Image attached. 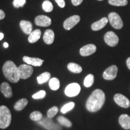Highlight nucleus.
<instances>
[{
    "mask_svg": "<svg viewBox=\"0 0 130 130\" xmlns=\"http://www.w3.org/2000/svg\"><path fill=\"white\" fill-rule=\"evenodd\" d=\"M81 87L78 83H73L69 84L64 90V93L68 97H74L78 95L80 92Z\"/></svg>",
    "mask_w": 130,
    "mask_h": 130,
    "instance_id": "obj_7",
    "label": "nucleus"
},
{
    "mask_svg": "<svg viewBox=\"0 0 130 130\" xmlns=\"http://www.w3.org/2000/svg\"><path fill=\"white\" fill-rule=\"evenodd\" d=\"M22 59L24 62L27 63V64L33 66H41L43 63L44 62V60L40 58L30 57L28 56H24Z\"/></svg>",
    "mask_w": 130,
    "mask_h": 130,
    "instance_id": "obj_14",
    "label": "nucleus"
},
{
    "mask_svg": "<svg viewBox=\"0 0 130 130\" xmlns=\"http://www.w3.org/2000/svg\"><path fill=\"white\" fill-rule=\"evenodd\" d=\"M108 19L107 18H102L100 20L92 24L91 28L93 31H98L101 30L107 25V24L108 23Z\"/></svg>",
    "mask_w": 130,
    "mask_h": 130,
    "instance_id": "obj_17",
    "label": "nucleus"
},
{
    "mask_svg": "<svg viewBox=\"0 0 130 130\" xmlns=\"http://www.w3.org/2000/svg\"><path fill=\"white\" fill-rule=\"evenodd\" d=\"M30 119L32 120V121L38 122L42 119V118H43V115H42L41 112L39 111H35L30 114Z\"/></svg>",
    "mask_w": 130,
    "mask_h": 130,
    "instance_id": "obj_27",
    "label": "nucleus"
},
{
    "mask_svg": "<svg viewBox=\"0 0 130 130\" xmlns=\"http://www.w3.org/2000/svg\"><path fill=\"white\" fill-rule=\"evenodd\" d=\"M35 22L36 25L40 27H47L51 25L52 23L51 19L45 15H39L36 17Z\"/></svg>",
    "mask_w": 130,
    "mask_h": 130,
    "instance_id": "obj_12",
    "label": "nucleus"
},
{
    "mask_svg": "<svg viewBox=\"0 0 130 130\" xmlns=\"http://www.w3.org/2000/svg\"><path fill=\"white\" fill-rule=\"evenodd\" d=\"M58 108L57 107L54 106L53 107H51V108H50V109L48 110V111H47V117H48V118L52 119L58 113Z\"/></svg>",
    "mask_w": 130,
    "mask_h": 130,
    "instance_id": "obj_31",
    "label": "nucleus"
},
{
    "mask_svg": "<svg viewBox=\"0 0 130 130\" xmlns=\"http://www.w3.org/2000/svg\"><path fill=\"white\" fill-rule=\"evenodd\" d=\"M1 92L5 97L9 98L13 96L12 89L8 83L4 82L1 85Z\"/></svg>",
    "mask_w": 130,
    "mask_h": 130,
    "instance_id": "obj_16",
    "label": "nucleus"
},
{
    "mask_svg": "<svg viewBox=\"0 0 130 130\" xmlns=\"http://www.w3.org/2000/svg\"><path fill=\"white\" fill-rule=\"evenodd\" d=\"M4 38V34L3 32H0V41Z\"/></svg>",
    "mask_w": 130,
    "mask_h": 130,
    "instance_id": "obj_39",
    "label": "nucleus"
},
{
    "mask_svg": "<svg viewBox=\"0 0 130 130\" xmlns=\"http://www.w3.org/2000/svg\"><path fill=\"white\" fill-rule=\"evenodd\" d=\"M55 1L58 4V6L61 8H64L65 7L64 0H55Z\"/></svg>",
    "mask_w": 130,
    "mask_h": 130,
    "instance_id": "obj_34",
    "label": "nucleus"
},
{
    "mask_svg": "<svg viewBox=\"0 0 130 130\" xmlns=\"http://www.w3.org/2000/svg\"><path fill=\"white\" fill-rule=\"evenodd\" d=\"M28 101L27 99L22 98L18 101L14 105V110L16 111H21L28 104Z\"/></svg>",
    "mask_w": 130,
    "mask_h": 130,
    "instance_id": "obj_21",
    "label": "nucleus"
},
{
    "mask_svg": "<svg viewBox=\"0 0 130 130\" xmlns=\"http://www.w3.org/2000/svg\"><path fill=\"white\" fill-rule=\"evenodd\" d=\"M46 96V92L45 90H40L38 92L32 95V98L35 100H40V99L44 98Z\"/></svg>",
    "mask_w": 130,
    "mask_h": 130,
    "instance_id": "obj_32",
    "label": "nucleus"
},
{
    "mask_svg": "<svg viewBox=\"0 0 130 130\" xmlns=\"http://www.w3.org/2000/svg\"><path fill=\"white\" fill-rule=\"evenodd\" d=\"M40 36H41V31L39 29L34 30L32 31L29 35L28 40V42L31 43H34L37 41H38L40 38Z\"/></svg>",
    "mask_w": 130,
    "mask_h": 130,
    "instance_id": "obj_20",
    "label": "nucleus"
},
{
    "mask_svg": "<svg viewBox=\"0 0 130 130\" xmlns=\"http://www.w3.org/2000/svg\"><path fill=\"white\" fill-rule=\"evenodd\" d=\"M5 16H6V14H5V13L4 11L0 9V20L4 19Z\"/></svg>",
    "mask_w": 130,
    "mask_h": 130,
    "instance_id": "obj_36",
    "label": "nucleus"
},
{
    "mask_svg": "<svg viewBox=\"0 0 130 130\" xmlns=\"http://www.w3.org/2000/svg\"><path fill=\"white\" fill-rule=\"evenodd\" d=\"M12 122V115L6 105L0 106V128L6 129L9 127Z\"/></svg>",
    "mask_w": 130,
    "mask_h": 130,
    "instance_id": "obj_3",
    "label": "nucleus"
},
{
    "mask_svg": "<svg viewBox=\"0 0 130 130\" xmlns=\"http://www.w3.org/2000/svg\"><path fill=\"white\" fill-rule=\"evenodd\" d=\"M98 1H102V0H98Z\"/></svg>",
    "mask_w": 130,
    "mask_h": 130,
    "instance_id": "obj_40",
    "label": "nucleus"
},
{
    "mask_svg": "<svg viewBox=\"0 0 130 130\" xmlns=\"http://www.w3.org/2000/svg\"><path fill=\"white\" fill-rule=\"evenodd\" d=\"M71 1H72V4L74 6H79V4H81L83 1V0H71Z\"/></svg>",
    "mask_w": 130,
    "mask_h": 130,
    "instance_id": "obj_35",
    "label": "nucleus"
},
{
    "mask_svg": "<svg viewBox=\"0 0 130 130\" xmlns=\"http://www.w3.org/2000/svg\"><path fill=\"white\" fill-rule=\"evenodd\" d=\"M114 101L119 106L122 108H128L130 107V101L125 96L121 93H117L114 96Z\"/></svg>",
    "mask_w": 130,
    "mask_h": 130,
    "instance_id": "obj_8",
    "label": "nucleus"
},
{
    "mask_svg": "<svg viewBox=\"0 0 130 130\" xmlns=\"http://www.w3.org/2000/svg\"><path fill=\"white\" fill-rule=\"evenodd\" d=\"M3 72L6 78L10 82L16 83L20 79L18 68L12 61L8 60L4 63L3 67Z\"/></svg>",
    "mask_w": 130,
    "mask_h": 130,
    "instance_id": "obj_2",
    "label": "nucleus"
},
{
    "mask_svg": "<svg viewBox=\"0 0 130 130\" xmlns=\"http://www.w3.org/2000/svg\"><path fill=\"white\" fill-rule=\"evenodd\" d=\"M75 106V103L73 102H70L69 103L65 104L64 106H63L61 108V112L63 114L66 113L67 112L69 111L70 110H72Z\"/></svg>",
    "mask_w": 130,
    "mask_h": 130,
    "instance_id": "obj_30",
    "label": "nucleus"
},
{
    "mask_svg": "<svg viewBox=\"0 0 130 130\" xmlns=\"http://www.w3.org/2000/svg\"><path fill=\"white\" fill-rule=\"evenodd\" d=\"M96 51V46L94 44H88L83 46L79 50L81 56L86 57L93 54Z\"/></svg>",
    "mask_w": 130,
    "mask_h": 130,
    "instance_id": "obj_13",
    "label": "nucleus"
},
{
    "mask_svg": "<svg viewBox=\"0 0 130 130\" xmlns=\"http://www.w3.org/2000/svg\"><path fill=\"white\" fill-rule=\"evenodd\" d=\"M57 120L58 122L60 125H63L68 128H70L72 126V123H71V122L69 119H68L67 118H64V117L61 116H58L57 119Z\"/></svg>",
    "mask_w": 130,
    "mask_h": 130,
    "instance_id": "obj_25",
    "label": "nucleus"
},
{
    "mask_svg": "<svg viewBox=\"0 0 130 130\" xmlns=\"http://www.w3.org/2000/svg\"><path fill=\"white\" fill-rule=\"evenodd\" d=\"M51 77V74L48 72H45L39 75L37 78V80L38 83L39 84H42L45 83V82L48 81Z\"/></svg>",
    "mask_w": 130,
    "mask_h": 130,
    "instance_id": "obj_23",
    "label": "nucleus"
},
{
    "mask_svg": "<svg viewBox=\"0 0 130 130\" xmlns=\"http://www.w3.org/2000/svg\"><path fill=\"white\" fill-rule=\"evenodd\" d=\"M49 86L53 90H57L60 87V81L57 78H52L49 82Z\"/></svg>",
    "mask_w": 130,
    "mask_h": 130,
    "instance_id": "obj_24",
    "label": "nucleus"
},
{
    "mask_svg": "<svg viewBox=\"0 0 130 130\" xmlns=\"http://www.w3.org/2000/svg\"><path fill=\"white\" fill-rule=\"evenodd\" d=\"M18 74L20 79H25L30 78L33 73V68L31 65L23 64L18 68Z\"/></svg>",
    "mask_w": 130,
    "mask_h": 130,
    "instance_id": "obj_4",
    "label": "nucleus"
},
{
    "mask_svg": "<svg viewBox=\"0 0 130 130\" xmlns=\"http://www.w3.org/2000/svg\"><path fill=\"white\" fill-rule=\"evenodd\" d=\"M20 27L21 30L25 34L30 35L32 32V25L30 21H21L20 22Z\"/></svg>",
    "mask_w": 130,
    "mask_h": 130,
    "instance_id": "obj_19",
    "label": "nucleus"
},
{
    "mask_svg": "<svg viewBox=\"0 0 130 130\" xmlns=\"http://www.w3.org/2000/svg\"><path fill=\"white\" fill-rule=\"evenodd\" d=\"M68 69L71 72L75 73V74H79L83 71L82 67H81L80 65L72 62L69 63L68 64Z\"/></svg>",
    "mask_w": 130,
    "mask_h": 130,
    "instance_id": "obj_22",
    "label": "nucleus"
},
{
    "mask_svg": "<svg viewBox=\"0 0 130 130\" xmlns=\"http://www.w3.org/2000/svg\"><path fill=\"white\" fill-rule=\"evenodd\" d=\"M105 101V95L101 89H96L88 98L86 107L89 111L95 113L102 108Z\"/></svg>",
    "mask_w": 130,
    "mask_h": 130,
    "instance_id": "obj_1",
    "label": "nucleus"
},
{
    "mask_svg": "<svg viewBox=\"0 0 130 130\" xmlns=\"http://www.w3.org/2000/svg\"><path fill=\"white\" fill-rule=\"evenodd\" d=\"M80 16L78 15L71 16L64 21L63 23V27L66 30H71L80 21Z\"/></svg>",
    "mask_w": 130,
    "mask_h": 130,
    "instance_id": "obj_11",
    "label": "nucleus"
},
{
    "mask_svg": "<svg viewBox=\"0 0 130 130\" xmlns=\"http://www.w3.org/2000/svg\"><path fill=\"white\" fill-rule=\"evenodd\" d=\"M3 46H4L5 48H7L9 47V44H8V43H7V42H4V44H3Z\"/></svg>",
    "mask_w": 130,
    "mask_h": 130,
    "instance_id": "obj_38",
    "label": "nucleus"
},
{
    "mask_svg": "<svg viewBox=\"0 0 130 130\" xmlns=\"http://www.w3.org/2000/svg\"><path fill=\"white\" fill-rule=\"evenodd\" d=\"M38 123L40 125L44 127L47 130H60L61 127L58 125L57 123L53 122L51 119L47 118H44L42 119L41 120L39 121Z\"/></svg>",
    "mask_w": 130,
    "mask_h": 130,
    "instance_id": "obj_6",
    "label": "nucleus"
},
{
    "mask_svg": "<svg viewBox=\"0 0 130 130\" xmlns=\"http://www.w3.org/2000/svg\"><path fill=\"white\" fill-rule=\"evenodd\" d=\"M118 69L116 65H112L105 70L102 77L106 80H113L116 77Z\"/></svg>",
    "mask_w": 130,
    "mask_h": 130,
    "instance_id": "obj_9",
    "label": "nucleus"
},
{
    "mask_svg": "<svg viewBox=\"0 0 130 130\" xmlns=\"http://www.w3.org/2000/svg\"><path fill=\"white\" fill-rule=\"evenodd\" d=\"M54 32L51 29H48L45 31L43 36V41L47 45H51L54 40Z\"/></svg>",
    "mask_w": 130,
    "mask_h": 130,
    "instance_id": "obj_18",
    "label": "nucleus"
},
{
    "mask_svg": "<svg viewBox=\"0 0 130 130\" xmlns=\"http://www.w3.org/2000/svg\"><path fill=\"white\" fill-rule=\"evenodd\" d=\"M104 41L108 46H116L119 42V37L113 31H108L104 36Z\"/></svg>",
    "mask_w": 130,
    "mask_h": 130,
    "instance_id": "obj_10",
    "label": "nucleus"
},
{
    "mask_svg": "<svg viewBox=\"0 0 130 130\" xmlns=\"http://www.w3.org/2000/svg\"><path fill=\"white\" fill-rule=\"evenodd\" d=\"M108 3L112 6H125L128 4L127 0H108Z\"/></svg>",
    "mask_w": 130,
    "mask_h": 130,
    "instance_id": "obj_28",
    "label": "nucleus"
},
{
    "mask_svg": "<svg viewBox=\"0 0 130 130\" xmlns=\"http://www.w3.org/2000/svg\"><path fill=\"white\" fill-rule=\"evenodd\" d=\"M26 3V0H14L13 2V6L15 8L23 7Z\"/></svg>",
    "mask_w": 130,
    "mask_h": 130,
    "instance_id": "obj_33",
    "label": "nucleus"
},
{
    "mask_svg": "<svg viewBox=\"0 0 130 130\" xmlns=\"http://www.w3.org/2000/svg\"><path fill=\"white\" fill-rule=\"evenodd\" d=\"M108 21L110 24L114 28L119 30L121 29L123 26V21L121 18L118 13L115 12H111L108 14Z\"/></svg>",
    "mask_w": 130,
    "mask_h": 130,
    "instance_id": "obj_5",
    "label": "nucleus"
},
{
    "mask_svg": "<svg viewBox=\"0 0 130 130\" xmlns=\"http://www.w3.org/2000/svg\"><path fill=\"white\" fill-rule=\"evenodd\" d=\"M119 123L123 129L128 130L130 129V116L126 114H123L119 118Z\"/></svg>",
    "mask_w": 130,
    "mask_h": 130,
    "instance_id": "obj_15",
    "label": "nucleus"
},
{
    "mask_svg": "<svg viewBox=\"0 0 130 130\" xmlns=\"http://www.w3.org/2000/svg\"><path fill=\"white\" fill-rule=\"evenodd\" d=\"M94 83V76L93 74H89L84 79V85L86 87H90Z\"/></svg>",
    "mask_w": 130,
    "mask_h": 130,
    "instance_id": "obj_26",
    "label": "nucleus"
},
{
    "mask_svg": "<svg viewBox=\"0 0 130 130\" xmlns=\"http://www.w3.org/2000/svg\"><path fill=\"white\" fill-rule=\"evenodd\" d=\"M42 9L46 12H51L53 10V4L48 0H46L42 4Z\"/></svg>",
    "mask_w": 130,
    "mask_h": 130,
    "instance_id": "obj_29",
    "label": "nucleus"
},
{
    "mask_svg": "<svg viewBox=\"0 0 130 130\" xmlns=\"http://www.w3.org/2000/svg\"><path fill=\"white\" fill-rule=\"evenodd\" d=\"M126 65H127L128 69L130 70V57H128L126 60Z\"/></svg>",
    "mask_w": 130,
    "mask_h": 130,
    "instance_id": "obj_37",
    "label": "nucleus"
}]
</instances>
